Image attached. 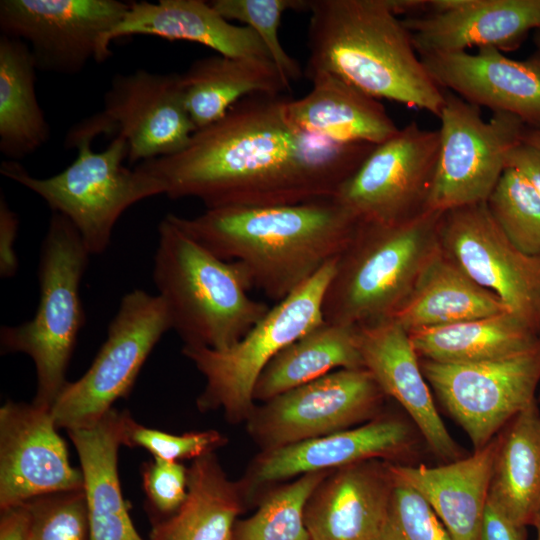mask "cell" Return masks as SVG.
<instances>
[{
  "instance_id": "27",
  "label": "cell",
  "mask_w": 540,
  "mask_h": 540,
  "mask_svg": "<svg viewBox=\"0 0 540 540\" xmlns=\"http://www.w3.org/2000/svg\"><path fill=\"white\" fill-rule=\"evenodd\" d=\"M510 312L439 247L392 317L407 332Z\"/></svg>"
},
{
  "instance_id": "8",
  "label": "cell",
  "mask_w": 540,
  "mask_h": 540,
  "mask_svg": "<svg viewBox=\"0 0 540 540\" xmlns=\"http://www.w3.org/2000/svg\"><path fill=\"white\" fill-rule=\"evenodd\" d=\"M337 258L328 261L270 308L234 345L223 350L183 346V355L206 380L197 399L201 411L220 408L231 422L248 420L255 408L254 388L265 367L283 349L324 321V295L334 275Z\"/></svg>"
},
{
  "instance_id": "6",
  "label": "cell",
  "mask_w": 540,
  "mask_h": 540,
  "mask_svg": "<svg viewBox=\"0 0 540 540\" xmlns=\"http://www.w3.org/2000/svg\"><path fill=\"white\" fill-rule=\"evenodd\" d=\"M90 253L74 225L52 213L40 262V299L32 319L0 330L4 353H24L36 369L33 403L51 408L66 385V371L78 334L85 322L80 283Z\"/></svg>"
},
{
  "instance_id": "43",
  "label": "cell",
  "mask_w": 540,
  "mask_h": 540,
  "mask_svg": "<svg viewBox=\"0 0 540 540\" xmlns=\"http://www.w3.org/2000/svg\"><path fill=\"white\" fill-rule=\"evenodd\" d=\"M507 168L519 172L540 198V150L521 142L510 152Z\"/></svg>"
},
{
  "instance_id": "34",
  "label": "cell",
  "mask_w": 540,
  "mask_h": 540,
  "mask_svg": "<svg viewBox=\"0 0 540 540\" xmlns=\"http://www.w3.org/2000/svg\"><path fill=\"white\" fill-rule=\"evenodd\" d=\"M330 472L306 473L272 490L252 516L236 521L231 540H311L305 525V506Z\"/></svg>"
},
{
  "instance_id": "48",
  "label": "cell",
  "mask_w": 540,
  "mask_h": 540,
  "mask_svg": "<svg viewBox=\"0 0 540 540\" xmlns=\"http://www.w3.org/2000/svg\"><path fill=\"white\" fill-rule=\"evenodd\" d=\"M535 527L537 528V540H540V518Z\"/></svg>"
},
{
  "instance_id": "19",
  "label": "cell",
  "mask_w": 540,
  "mask_h": 540,
  "mask_svg": "<svg viewBox=\"0 0 540 540\" xmlns=\"http://www.w3.org/2000/svg\"><path fill=\"white\" fill-rule=\"evenodd\" d=\"M443 90L495 112L519 118L527 128L540 129V51L526 59L509 58L495 48L440 53L420 57Z\"/></svg>"
},
{
  "instance_id": "18",
  "label": "cell",
  "mask_w": 540,
  "mask_h": 540,
  "mask_svg": "<svg viewBox=\"0 0 540 540\" xmlns=\"http://www.w3.org/2000/svg\"><path fill=\"white\" fill-rule=\"evenodd\" d=\"M420 57L495 48L518 49L540 27V0H431V12L404 18Z\"/></svg>"
},
{
  "instance_id": "31",
  "label": "cell",
  "mask_w": 540,
  "mask_h": 540,
  "mask_svg": "<svg viewBox=\"0 0 540 540\" xmlns=\"http://www.w3.org/2000/svg\"><path fill=\"white\" fill-rule=\"evenodd\" d=\"M337 368H364L358 329L323 321L270 361L256 382L254 401H269Z\"/></svg>"
},
{
  "instance_id": "9",
  "label": "cell",
  "mask_w": 540,
  "mask_h": 540,
  "mask_svg": "<svg viewBox=\"0 0 540 540\" xmlns=\"http://www.w3.org/2000/svg\"><path fill=\"white\" fill-rule=\"evenodd\" d=\"M170 329L168 310L158 295L141 289L127 293L89 369L67 382L51 406L57 428L90 427L127 397L149 354Z\"/></svg>"
},
{
  "instance_id": "38",
  "label": "cell",
  "mask_w": 540,
  "mask_h": 540,
  "mask_svg": "<svg viewBox=\"0 0 540 540\" xmlns=\"http://www.w3.org/2000/svg\"><path fill=\"white\" fill-rule=\"evenodd\" d=\"M393 479L386 515L373 540H452L426 499Z\"/></svg>"
},
{
  "instance_id": "22",
  "label": "cell",
  "mask_w": 540,
  "mask_h": 540,
  "mask_svg": "<svg viewBox=\"0 0 540 540\" xmlns=\"http://www.w3.org/2000/svg\"><path fill=\"white\" fill-rule=\"evenodd\" d=\"M388 462L366 460L330 472L305 506L310 539L373 540L394 484Z\"/></svg>"
},
{
  "instance_id": "28",
  "label": "cell",
  "mask_w": 540,
  "mask_h": 540,
  "mask_svg": "<svg viewBox=\"0 0 540 540\" xmlns=\"http://www.w3.org/2000/svg\"><path fill=\"white\" fill-rule=\"evenodd\" d=\"M488 500L513 522L540 518V410L534 401L497 434Z\"/></svg>"
},
{
  "instance_id": "29",
  "label": "cell",
  "mask_w": 540,
  "mask_h": 540,
  "mask_svg": "<svg viewBox=\"0 0 540 540\" xmlns=\"http://www.w3.org/2000/svg\"><path fill=\"white\" fill-rule=\"evenodd\" d=\"M244 499L241 483L227 478L214 453L194 459L184 503L153 523L150 540H231Z\"/></svg>"
},
{
  "instance_id": "46",
  "label": "cell",
  "mask_w": 540,
  "mask_h": 540,
  "mask_svg": "<svg viewBox=\"0 0 540 540\" xmlns=\"http://www.w3.org/2000/svg\"><path fill=\"white\" fill-rule=\"evenodd\" d=\"M522 141L540 150V129L526 128Z\"/></svg>"
},
{
  "instance_id": "33",
  "label": "cell",
  "mask_w": 540,
  "mask_h": 540,
  "mask_svg": "<svg viewBox=\"0 0 540 540\" xmlns=\"http://www.w3.org/2000/svg\"><path fill=\"white\" fill-rule=\"evenodd\" d=\"M36 70L24 42L0 36V151L7 160L33 154L50 138L36 95Z\"/></svg>"
},
{
  "instance_id": "40",
  "label": "cell",
  "mask_w": 540,
  "mask_h": 540,
  "mask_svg": "<svg viewBox=\"0 0 540 540\" xmlns=\"http://www.w3.org/2000/svg\"><path fill=\"white\" fill-rule=\"evenodd\" d=\"M147 511L152 524L172 516L187 497L188 468L153 457L141 467Z\"/></svg>"
},
{
  "instance_id": "36",
  "label": "cell",
  "mask_w": 540,
  "mask_h": 540,
  "mask_svg": "<svg viewBox=\"0 0 540 540\" xmlns=\"http://www.w3.org/2000/svg\"><path fill=\"white\" fill-rule=\"evenodd\" d=\"M209 2L226 20L243 22L256 32L288 85L302 76L298 62L282 47L278 30L282 14L286 10L307 11L308 0H213Z\"/></svg>"
},
{
  "instance_id": "32",
  "label": "cell",
  "mask_w": 540,
  "mask_h": 540,
  "mask_svg": "<svg viewBox=\"0 0 540 540\" xmlns=\"http://www.w3.org/2000/svg\"><path fill=\"white\" fill-rule=\"evenodd\" d=\"M420 359L476 363L516 355L540 341L536 332L511 312L408 332Z\"/></svg>"
},
{
  "instance_id": "41",
  "label": "cell",
  "mask_w": 540,
  "mask_h": 540,
  "mask_svg": "<svg viewBox=\"0 0 540 540\" xmlns=\"http://www.w3.org/2000/svg\"><path fill=\"white\" fill-rule=\"evenodd\" d=\"M19 220L3 195L0 197V276L11 278L18 269V259L14 250Z\"/></svg>"
},
{
  "instance_id": "20",
  "label": "cell",
  "mask_w": 540,
  "mask_h": 540,
  "mask_svg": "<svg viewBox=\"0 0 540 540\" xmlns=\"http://www.w3.org/2000/svg\"><path fill=\"white\" fill-rule=\"evenodd\" d=\"M403 419L377 416L358 427L263 452L255 459L243 491L311 472L333 471L366 460L389 461L406 455L415 443Z\"/></svg>"
},
{
  "instance_id": "39",
  "label": "cell",
  "mask_w": 540,
  "mask_h": 540,
  "mask_svg": "<svg viewBox=\"0 0 540 540\" xmlns=\"http://www.w3.org/2000/svg\"><path fill=\"white\" fill-rule=\"evenodd\" d=\"M226 442L227 438L216 430L170 434L145 427L136 422L128 412H123V445L144 448L153 457L163 460H194L214 453Z\"/></svg>"
},
{
  "instance_id": "26",
  "label": "cell",
  "mask_w": 540,
  "mask_h": 540,
  "mask_svg": "<svg viewBox=\"0 0 540 540\" xmlns=\"http://www.w3.org/2000/svg\"><path fill=\"white\" fill-rule=\"evenodd\" d=\"M123 412L113 408L90 427L68 430L84 479L89 540H143L129 515L118 475Z\"/></svg>"
},
{
  "instance_id": "47",
  "label": "cell",
  "mask_w": 540,
  "mask_h": 540,
  "mask_svg": "<svg viewBox=\"0 0 540 540\" xmlns=\"http://www.w3.org/2000/svg\"><path fill=\"white\" fill-rule=\"evenodd\" d=\"M534 44L536 46V50L540 51V27L534 31Z\"/></svg>"
},
{
  "instance_id": "25",
  "label": "cell",
  "mask_w": 540,
  "mask_h": 540,
  "mask_svg": "<svg viewBox=\"0 0 540 540\" xmlns=\"http://www.w3.org/2000/svg\"><path fill=\"white\" fill-rule=\"evenodd\" d=\"M309 80L311 91L286 105L288 118L303 131L339 144L374 146L399 131L378 99L328 73Z\"/></svg>"
},
{
  "instance_id": "37",
  "label": "cell",
  "mask_w": 540,
  "mask_h": 540,
  "mask_svg": "<svg viewBox=\"0 0 540 540\" xmlns=\"http://www.w3.org/2000/svg\"><path fill=\"white\" fill-rule=\"evenodd\" d=\"M25 504L29 540H89L84 489L41 495Z\"/></svg>"
},
{
  "instance_id": "24",
  "label": "cell",
  "mask_w": 540,
  "mask_h": 540,
  "mask_svg": "<svg viewBox=\"0 0 540 540\" xmlns=\"http://www.w3.org/2000/svg\"><path fill=\"white\" fill-rule=\"evenodd\" d=\"M134 35L190 41L226 57L271 60L253 29L231 24L210 2L203 0L131 2L121 21L111 31L109 41L112 43L117 38Z\"/></svg>"
},
{
  "instance_id": "5",
  "label": "cell",
  "mask_w": 540,
  "mask_h": 540,
  "mask_svg": "<svg viewBox=\"0 0 540 540\" xmlns=\"http://www.w3.org/2000/svg\"><path fill=\"white\" fill-rule=\"evenodd\" d=\"M442 214L426 210L394 224H359L337 258L324 321L361 327L392 318L440 247Z\"/></svg>"
},
{
  "instance_id": "35",
  "label": "cell",
  "mask_w": 540,
  "mask_h": 540,
  "mask_svg": "<svg viewBox=\"0 0 540 540\" xmlns=\"http://www.w3.org/2000/svg\"><path fill=\"white\" fill-rule=\"evenodd\" d=\"M486 203L507 239L522 253L540 258V198L528 181L506 168Z\"/></svg>"
},
{
  "instance_id": "44",
  "label": "cell",
  "mask_w": 540,
  "mask_h": 540,
  "mask_svg": "<svg viewBox=\"0 0 540 540\" xmlns=\"http://www.w3.org/2000/svg\"><path fill=\"white\" fill-rule=\"evenodd\" d=\"M0 540H29V511L25 503L1 510Z\"/></svg>"
},
{
  "instance_id": "14",
  "label": "cell",
  "mask_w": 540,
  "mask_h": 540,
  "mask_svg": "<svg viewBox=\"0 0 540 540\" xmlns=\"http://www.w3.org/2000/svg\"><path fill=\"white\" fill-rule=\"evenodd\" d=\"M440 149L438 130L411 122L376 145L333 198L359 224H394L426 211Z\"/></svg>"
},
{
  "instance_id": "11",
  "label": "cell",
  "mask_w": 540,
  "mask_h": 540,
  "mask_svg": "<svg viewBox=\"0 0 540 540\" xmlns=\"http://www.w3.org/2000/svg\"><path fill=\"white\" fill-rule=\"evenodd\" d=\"M196 130L181 74L138 69L114 75L102 111L75 125L65 142L116 132L128 144L129 162L141 163L180 152Z\"/></svg>"
},
{
  "instance_id": "2",
  "label": "cell",
  "mask_w": 540,
  "mask_h": 540,
  "mask_svg": "<svg viewBox=\"0 0 540 540\" xmlns=\"http://www.w3.org/2000/svg\"><path fill=\"white\" fill-rule=\"evenodd\" d=\"M219 258L236 262L251 288L279 303L336 258L359 223L333 197L294 205L206 209L171 214Z\"/></svg>"
},
{
  "instance_id": "21",
  "label": "cell",
  "mask_w": 540,
  "mask_h": 540,
  "mask_svg": "<svg viewBox=\"0 0 540 540\" xmlns=\"http://www.w3.org/2000/svg\"><path fill=\"white\" fill-rule=\"evenodd\" d=\"M357 329L363 366L385 396L404 408L437 457L447 463L463 458L439 416L408 332L392 318Z\"/></svg>"
},
{
  "instance_id": "23",
  "label": "cell",
  "mask_w": 540,
  "mask_h": 540,
  "mask_svg": "<svg viewBox=\"0 0 540 540\" xmlns=\"http://www.w3.org/2000/svg\"><path fill=\"white\" fill-rule=\"evenodd\" d=\"M496 450L497 435L472 455L438 467L388 466L426 499L452 540H480Z\"/></svg>"
},
{
  "instance_id": "1",
  "label": "cell",
  "mask_w": 540,
  "mask_h": 540,
  "mask_svg": "<svg viewBox=\"0 0 540 540\" xmlns=\"http://www.w3.org/2000/svg\"><path fill=\"white\" fill-rule=\"evenodd\" d=\"M284 94L244 97L198 129L180 152L137 167L172 199L206 209L294 205L331 198L375 147L339 144L298 128Z\"/></svg>"
},
{
  "instance_id": "17",
  "label": "cell",
  "mask_w": 540,
  "mask_h": 540,
  "mask_svg": "<svg viewBox=\"0 0 540 540\" xmlns=\"http://www.w3.org/2000/svg\"><path fill=\"white\" fill-rule=\"evenodd\" d=\"M49 408L7 401L0 408V510L84 488Z\"/></svg>"
},
{
  "instance_id": "10",
  "label": "cell",
  "mask_w": 540,
  "mask_h": 540,
  "mask_svg": "<svg viewBox=\"0 0 540 540\" xmlns=\"http://www.w3.org/2000/svg\"><path fill=\"white\" fill-rule=\"evenodd\" d=\"M439 119V157L426 210L444 213L487 202L527 127L502 112L485 121L479 107L446 90Z\"/></svg>"
},
{
  "instance_id": "42",
  "label": "cell",
  "mask_w": 540,
  "mask_h": 540,
  "mask_svg": "<svg viewBox=\"0 0 540 540\" xmlns=\"http://www.w3.org/2000/svg\"><path fill=\"white\" fill-rule=\"evenodd\" d=\"M527 527L505 516L489 500L484 510L480 540H526Z\"/></svg>"
},
{
  "instance_id": "7",
  "label": "cell",
  "mask_w": 540,
  "mask_h": 540,
  "mask_svg": "<svg viewBox=\"0 0 540 540\" xmlns=\"http://www.w3.org/2000/svg\"><path fill=\"white\" fill-rule=\"evenodd\" d=\"M91 138L66 142L77 149L76 159L63 171L38 178L17 161L5 160L0 173L40 196L55 213L65 216L79 232L90 255L103 253L110 244L119 217L135 203L163 194L156 179L123 165L128 144L116 136L100 152Z\"/></svg>"
},
{
  "instance_id": "15",
  "label": "cell",
  "mask_w": 540,
  "mask_h": 540,
  "mask_svg": "<svg viewBox=\"0 0 540 540\" xmlns=\"http://www.w3.org/2000/svg\"><path fill=\"white\" fill-rule=\"evenodd\" d=\"M385 397L365 368L338 369L255 407L248 430L263 450L276 449L368 422Z\"/></svg>"
},
{
  "instance_id": "13",
  "label": "cell",
  "mask_w": 540,
  "mask_h": 540,
  "mask_svg": "<svg viewBox=\"0 0 540 540\" xmlns=\"http://www.w3.org/2000/svg\"><path fill=\"white\" fill-rule=\"evenodd\" d=\"M129 7L119 0H1L0 30L29 47L37 70L73 75L110 58L109 35Z\"/></svg>"
},
{
  "instance_id": "12",
  "label": "cell",
  "mask_w": 540,
  "mask_h": 540,
  "mask_svg": "<svg viewBox=\"0 0 540 540\" xmlns=\"http://www.w3.org/2000/svg\"><path fill=\"white\" fill-rule=\"evenodd\" d=\"M420 365L444 409L466 432L474 450H478L536 401L540 341L506 358L476 363L420 359Z\"/></svg>"
},
{
  "instance_id": "30",
  "label": "cell",
  "mask_w": 540,
  "mask_h": 540,
  "mask_svg": "<svg viewBox=\"0 0 540 540\" xmlns=\"http://www.w3.org/2000/svg\"><path fill=\"white\" fill-rule=\"evenodd\" d=\"M188 113L197 130L220 118L244 97L290 89L270 59L214 55L195 60L181 74Z\"/></svg>"
},
{
  "instance_id": "3",
  "label": "cell",
  "mask_w": 540,
  "mask_h": 540,
  "mask_svg": "<svg viewBox=\"0 0 540 540\" xmlns=\"http://www.w3.org/2000/svg\"><path fill=\"white\" fill-rule=\"evenodd\" d=\"M305 76L334 75L375 99L439 117L444 90L432 79L403 21L385 0H308Z\"/></svg>"
},
{
  "instance_id": "16",
  "label": "cell",
  "mask_w": 540,
  "mask_h": 540,
  "mask_svg": "<svg viewBox=\"0 0 540 540\" xmlns=\"http://www.w3.org/2000/svg\"><path fill=\"white\" fill-rule=\"evenodd\" d=\"M439 244L471 279L540 333V258L522 253L507 239L486 202L444 212Z\"/></svg>"
},
{
  "instance_id": "45",
  "label": "cell",
  "mask_w": 540,
  "mask_h": 540,
  "mask_svg": "<svg viewBox=\"0 0 540 540\" xmlns=\"http://www.w3.org/2000/svg\"><path fill=\"white\" fill-rule=\"evenodd\" d=\"M388 8L396 15L416 17L431 12V0H385Z\"/></svg>"
},
{
  "instance_id": "4",
  "label": "cell",
  "mask_w": 540,
  "mask_h": 540,
  "mask_svg": "<svg viewBox=\"0 0 540 540\" xmlns=\"http://www.w3.org/2000/svg\"><path fill=\"white\" fill-rule=\"evenodd\" d=\"M153 280L184 346L226 349L270 310L248 295L250 283L236 262L225 261L167 214L158 226Z\"/></svg>"
}]
</instances>
